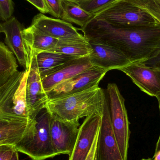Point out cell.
I'll list each match as a JSON object with an SVG mask.
<instances>
[{
	"instance_id": "cell-1",
	"label": "cell",
	"mask_w": 160,
	"mask_h": 160,
	"mask_svg": "<svg viewBox=\"0 0 160 160\" xmlns=\"http://www.w3.org/2000/svg\"><path fill=\"white\" fill-rule=\"evenodd\" d=\"M79 30L88 40L117 49L131 63H145L160 54V25L142 29H125L94 18Z\"/></svg>"
},
{
	"instance_id": "cell-2",
	"label": "cell",
	"mask_w": 160,
	"mask_h": 160,
	"mask_svg": "<svg viewBox=\"0 0 160 160\" xmlns=\"http://www.w3.org/2000/svg\"><path fill=\"white\" fill-rule=\"evenodd\" d=\"M104 90L98 86L73 95L49 100L45 109L67 121L79 119L95 113H102Z\"/></svg>"
},
{
	"instance_id": "cell-3",
	"label": "cell",
	"mask_w": 160,
	"mask_h": 160,
	"mask_svg": "<svg viewBox=\"0 0 160 160\" xmlns=\"http://www.w3.org/2000/svg\"><path fill=\"white\" fill-rule=\"evenodd\" d=\"M51 114L44 109L29 123L21 139L15 146L18 152L32 160H45L56 157L50 135Z\"/></svg>"
},
{
	"instance_id": "cell-4",
	"label": "cell",
	"mask_w": 160,
	"mask_h": 160,
	"mask_svg": "<svg viewBox=\"0 0 160 160\" xmlns=\"http://www.w3.org/2000/svg\"><path fill=\"white\" fill-rule=\"evenodd\" d=\"M94 16L97 19L125 29H142L160 25L149 14L121 0H116Z\"/></svg>"
},
{
	"instance_id": "cell-5",
	"label": "cell",
	"mask_w": 160,
	"mask_h": 160,
	"mask_svg": "<svg viewBox=\"0 0 160 160\" xmlns=\"http://www.w3.org/2000/svg\"><path fill=\"white\" fill-rule=\"evenodd\" d=\"M110 118L115 138L124 160H128L130 130L125 99L115 83L107 87Z\"/></svg>"
},
{
	"instance_id": "cell-6",
	"label": "cell",
	"mask_w": 160,
	"mask_h": 160,
	"mask_svg": "<svg viewBox=\"0 0 160 160\" xmlns=\"http://www.w3.org/2000/svg\"><path fill=\"white\" fill-rule=\"evenodd\" d=\"M107 72L102 68L93 67L53 88L47 93L49 100L73 95L98 86Z\"/></svg>"
},
{
	"instance_id": "cell-7",
	"label": "cell",
	"mask_w": 160,
	"mask_h": 160,
	"mask_svg": "<svg viewBox=\"0 0 160 160\" xmlns=\"http://www.w3.org/2000/svg\"><path fill=\"white\" fill-rule=\"evenodd\" d=\"M97 160H124L115 138L110 118L108 97L104 91L102 120L97 148Z\"/></svg>"
},
{
	"instance_id": "cell-8",
	"label": "cell",
	"mask_w": 160,
	"mask_h": 160,
	"mask_svg": "<svg viewBox=\"0 0 160 160\" xmlns=\"http://www.w3.org/2000/svg\"><path fill=\"white\" fill-rule=\"evenodd\" d=\"M80 126L79 122L66 121L51 114V139L56 156L61 154L71 156L76 144Z\"/></svg>"
},
{
	"instance_id": "cell-9",
	"label": "cell",
	"mask_w": 160,
	"mask_h": 160,
	"mask_svg": "<svg viewBox=\"0 0 160 160\" xmlns=\"http://www.w3.org/2000/svg\"><path fill=\"white\" fill-rule=\"evenodd\" d=\"M24 25L15 17L1 23V32L4 33L5 43L13 52L20 65L29 69L31 65V54L22 37Z\"/></svg>"
},
{
	"instance_id": "cell-10",
	"label": "cell",
	"mask_w": 160,
	"mask_h": 160,
	"mask_svg": "<svg viewBox=\"0 0 160 160\" xmlns=\"http://www.w3.org/2000/svg\"><path fill=\"white\" fill-rule=\"evenodd\" d=\"M118 70L126 74L143 92L157 98L160 95V67L144 63H131Z\"/></svg>"
},
{
	"instance_id": "cell-11",
	"label": "cell",
	"mask_w": 160,
	"mask_h": 160,
	"mask_svg": "<svg viewBox=\"0 0 160 160\" xmlns=\"http://www.w3.org/2000/svg\"><path fill=\"white\" fill-rule=\"evenodd\" d=\"M31 25L45 34L58 40H84L83 35L71 23L61 19L52 18L42 13L36 15Z\"/></svg>"
},
{
	"instance_id": "cell-12",
	"label": "cell",
	"mask_w": 160,
	"mask_h": 160,
	"mask_svg": "<svg viewBox=\"0 0 160 160\" xmlns=\"http://www.w3.org/2000/svg\"><path fill=\"white\" fill-rule=\"evenodd\" d=\"M102 113H95L86 117L78 129L75 147L69 160H86L95 139L98 135Z\"/></svg>"
},
{
	"instance_id": "cell-13",
	"label": "cell",
	"mask_w": 160,
	"mask_h": 160,
	"mask_svg": "<svg viewBox=\"0 0 160 160\" xmlns=\"http://www.w3.org/2000/svg\"><path fill=\"white\" fill-rule=\"evenodd\" d=\"M25 70L18 71L4 84L0 87V129L31 120L18 116L12 111L13 98Z\"/></svg>"
},
{
	"instance_id": "cell-14",
	"label": "cell",
	"mask_w": 160,
	"mask_h": 160,
	"mask_svg": "<svg viewBox=\"0 0 160 160\" xmlns=\"http://www.w3.org/2000/svg\"><path fill=\"white\" fill-rule=\"evenodd\" d=\"M92 49L88 55L89 61L93 66L108 71L118 69L130 64L128 58L117 49L103 44L88 40Z\"/></svg>"
},
{
	"instance_id": "cell-15",
	"label": "cell",
	"mask_w": 160,
	"mask_h": 160,
	"mask_svg": "<svg viewBox=\"0 0 160 160\" xmlns=\"http://www.w3.org/2000/svg\"><path fill=\"white\" fill-rule=\"evenodd\" d=\"M49 99L36 68L30 66L26 84V102L29 118L33 119L46 108Z\"/></svg>"
},
{
	"instance_id": "cell-16",
	"label": "cell",
	"mask_w": 160,
	"mask_h": 160,
	"mask_svg": "<svg viewBox=\"0 0 160 160\" xmlns=\"http://www.w3.org/2000/svg\"><path fill=\"white\" fill-rule=\"evenodd\" d=\"M93 67L88 56L72 59L41 79L43 88L48 93L57 85Z\"/></svg>"
},
{
	"instance_id": "cell-17",
	"label": "cell",
	"mask_w": 160,
	"mask_h": 160,
	"mask_svg": "<svg viewBox=\"0 0 160 160\" xmlns=\"http://www.w3.org/2000/svg\"><path fill=\"white\" fill-rule=\"evenodd\" d=\"M77 57L54 52H43L33 55L30 66L36 68L42 79L67 62Z\"/></svg>"
},
{
	"instance_id": "cell-18",
	"label": "cell",
	"mask_w": 160,
	"mask_h": 160,
	"mask_svg": "<svg viewBox=\"0 0 160 160\" xmlns=\"http://www.w3.org/2000/svg\"><path fill=\"white\" fill-rule=\"evenodd\" d=\"M22 37L29 49L32 60L35 54L43 52L51 51L59 41L45 34L32 25L23 29Z\"/></svg>"
},
{
	"instance_id": "cell-19",
	"label": "cell",
	"mask_w": 160,
	"mask_h": 160,
	"mask_svg": "<svg viewBox=\"0 0 160 160\" xmlns=\"http://www.w3.org/2000/svg\"><path fill=\"white\" fill-rule=\"evenodd\" d=\"M63 12L61 19L82 27L94 18V15L88 13L75 2L62 0Z\"/></svg>"
},
{
	"instance_id": "cell-20",
	"label": "cell",
	"mask_w": 160,
	"mask_h": 160,
	"mask_svg": "<svg viewBox=\"0 0 160 160\" xmlns=\"http://www.w3.org/2000/svg\"><path fill=\"white\" fill-rule=\"evenodd\" d=\"M18 62L8 47L0 42V87L4 84L18 70Z\"/></svg>"
},
{
	"instance_id": "cell-21",
	"label": "cell",
	"mask_w": 160,
	"mask_h": 160,
	"mask_svg": "<svg viewBox=\"0 0 160 160\" xmlns=\"http://www.w3.org/2000/svg\"><path fill=\"white\" fill-rule=\"evenodd\" d=\"M51 52L79 58L88 56L92 49L87 38L84 40H59L57 46Z\"/></svg>"
},
{
	"instance_id": "cell-22",
	"label": "cell",
	"mask_w": 160,
	"mask_h": 160,
	"mask_svg": "<svg viewBox=\"0 0 160 160\" xmlns=\"http://www.w3.org/2000/svg\"><path fill=\"white\" fill-rule=\"evenodd\" d=\"M29 69L25 70L19 85L14 93L12 103L13 113L18 116L26 118H30L26 102V84Z\"/></svg>"
},
{
	"instance_id": "cell-23",
	"label": "cell",
	"mask_w": 160,
	"mask_h": 160,
	"mask_svg": "<svg viewBox=\"0 0 160 160\" xmlns=\"http://www.w3.org/2000/svg\"><path fill=\"white\" fill-rule=\"evenodd\" d=\"M15 124L0 129V145H10L15 146L21 139L31 122Z\"/></svg>"
},
{
	"instance_id": "cell-24",
	"label": "cell",
	"mask_w": 160,
	"mask_h": 160,
	"mask_svg": "<svg viewBox=\"0 0 160 160\" xmlns=\"http://www.w3.org/2000/svg\"><path fill=\"white\" fill-rule=\"evenodd\" d=\"M149 14L160 24V0H121Z\"/></svg>"
},
{
	"instance_id": "cell-25",
	"label": "cell",
	"mask_w": 160,
	"mask_h": 160,
	"mask_svg": "<svg viewBox=\"0 0 160 160\" xmlns=\"http://www.w3.org/2000/svg\"><path fill=\"white\" fill-rule=\"evenodd\" d=\"M115 1L116 0H79L75 2L87 12L95 15Z\"/></svg>"
},
{
	"instance_id": "cell-26",
	"label": "cell",
	"mask_w": 160,
	"mask_h": 160,
	"mask_svg": "<svg viewBox=\"0 0 160 160\" xmlns=\"http://www.w3.org/2000/svg\"><path fill=\"white\" fill-rule=\"evenodd\" d=\"M15 5L12 0H0V20L5 22L13 17Z\"/></svg>"
},
{
	"instance_id": "cell-27",
	"label": "cell",
	"mask_w": 160,
	"mask_h": 160,
	"mask_svg": "<svg viewBox=\"0 0 160 160\" xmlns=\"http://www.w3.org/2000/svg\"><path fill=\"white\" fill-rule=\"evenodd\" d=\"M49 10V13L56 18H62V0H44Z\"/></svg>"
},
{
	"instance_id": "cell-28",
	"label": "cell",
	"mask_w": 160,
	"mask_h": 160,
	"mask_svg": "<svg viewBox=\"0 0 160 160\" xmlns=\"http://www.w3.org/2000/svg\"><path fill=\"white\" fill-rule=\"evenodd\" d=\"M15 150L13 145H0V160H11Z\"/></svg>"
},
{
	"instance_id": "cell-29",
	"label": "cell",
	"mask_w": 160,
	"mask_h": 160,
	"mask_svg": "<svg viewBox=\"0 0 160 160\" xmlns=\"http://www.w3.org/2000/svg\"><path fill=\"white\" fill-rule=\"evenodd\" d=\"M42 14L49 13L48 8L44 0H26Z\"/></svg>"
},
{
	"instance_id": "cell-30",
	"label": "cell",
	"mask_w": 160,
	"mask_h": 160,
	"mask_svg": "<svg viewBox=\"0 0 160 160\" xmlns=\"http://www.w3.org/2000/svg\"><path fill=\"white\" fill-rule=\"evenodd\" d=\"M99 135V134H98ZM98 135L95 139V142L92 146V148L86 160H97V142H98Z\"/></svg>"
},
{
	"instance_id": "cell-31",
	"label": "cell",
	"mask_w": 160,
	"mask_h": 160,
	"mask_svg": "<svg viewBox=\"0 0 160 160\" xmlns=\"http://www.w3.org/2000/svg\"><path fill=\"white\" fill-rule=\"evenodd\" d=\"M160 151V134L158 140L157 142V144H156V148H155V155Z\"/></svg>"
},
{
	"instance_id": "cell-32",
	"label": "cell",
	"mask_w": 160,
	"mask_h": 160,
	"mask_svg": "<svg viewBox=\"0 0 160 160\" xmlns=\"http://www.w3.org/2000/svg\"><path fill=\"white\" fill-rule=\"evenodd\" d=\"M11 160H19L18 152L16 149L13 153V156H12Z\"/></svg>"
},
{
	"instance_id": "cell-33",
	"label": "cell",
	"mask_w": 160,
	"mask_h": 160,
	"mask_svg": "<svg viewBox=\"0 0 160 160\" xmlns=\"http://www.w3.org/2000/svg\"><path fill=\"white\" fill-rule=\"evenodd\" d=\"M153 159L154 160H160V151L158 152L156 155H154Z\"/></svg>"
},
{
	"instance_id": "cell-34",
	"label": "cell",
	"mask_w": 160,
	"mask_h": 160,
	"mask_svg": "<svg viewBox=\"0 0 160 160\" xmlns=\"http://www.w3.org/2000/svg\"><path fill=\"white\" fill-rule=\"evenodd\" d=\"M157 99H158V101L159 102V107L160 112V95H159L157 97Z\"/></svg>"
},
{
	"instance_id": "cell-35",
	"label": "cell",
	"mask_w": 160,
	"mask_h": 160,
	"mask_svg": "<svg viewBox=\"0 0 160 160\" xmlns=\"http://www.w3.org/2000/svg\"><path fill=\"white\" fill-rule=\"evenodd\" d=\"M141 160H154L153 158H148V159H142Z\"/></svg>"
},
{
	"instance_id": "cell-36",
	"label": "cell",
	"mask_w": 160,
	"mask_h": 160,
	"mask_svg": "<svg viewBox=\"0 0 160 160\" xmlns=\"http://www.w3.org/2000/svg\"><path fill=\"white\" fill-rule=\"evenodd\" d=\"M67 1H71V2H75L77 1H79V0H67Z\"/></svg>"
},
{
	"instance_id": "cell-37",
	"label": "cell",
	"mask_w": 160,
	"mask_h": 160,
	"mask_svg": "<svg viewBox=\"0 0 160 160\" xmlns=\"http://www.w3.org/2000/svg\"><path fill=\"white\" fill-rule=\"evenodd\" d=\"M0 33L1 32V23H0Z\"/></svg>"
}]
</instances>
